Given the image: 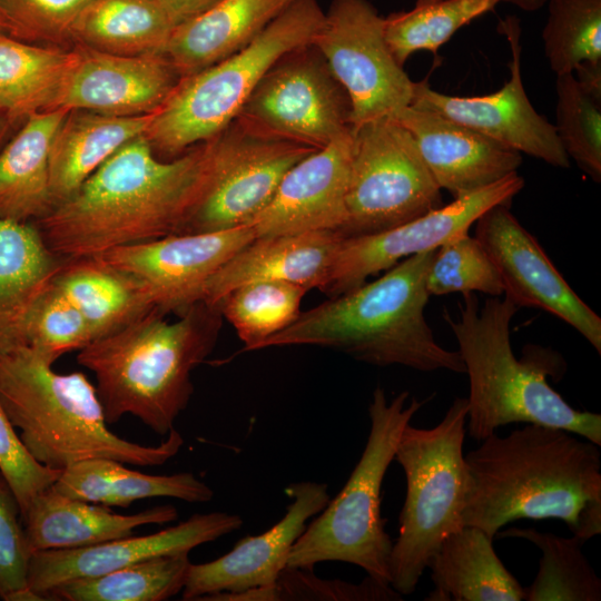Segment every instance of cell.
I'll list each match as a JSON object with an SVG mask.
<instances>
[{"mask_svg":"<svg viewBox=\"0 0 601 601\" xmlns=\"http://www.w3.org/2000/svg\"><path fill=\"white\" fill-rule=\"evenodd\" d=\"M208 155L205 141L166 160L136 137L35 225L63 259L184 234L206 189Z\"/></svg>","mask_w":601,"mask_h":601,"instance_id":"obj_1","label":"cell"},{"mask_svg":"<svg viewBox=\"0 0 601 601\" xmlns=\"http://www.w3.org/2000/svg\"><path fill=\"white\" fill-rule=\"evenodd\" d=\"M569 431L525 423L464 455V525L494 539L505 524L556 519L585 541L601 533V452Z\"/></svg>","mask_w":601,"mask_h":601,"instance_id":"obj_2","label":"cell"},{"mask_svg":"<svg viewBox=\"0 0 601 601\" xmlns=\"http://www.w3.org/2000/svg\"><path fill=\"white\" fill-rule=\"evenodd\" d=\"M435 250L408 256L377 279L302 312L256 351L308 345L375 366L465 373L459 351L442 347L424 316L430 297L426 275Z\"/></svg>","mask_w":601,"mask_h":601,"instance_id":"obj_3","label":"cell"},{"mask_svg":"<svg viewBox=\"0 0 601 601\" xmlns=\"http://www.w3.org/2000/svg\"><path fill=\"white\" fill-rule=\"evenodd\" d=\"M152 311L78 351L91 371L107 423L130 414L167 435L194 393L191 372L213 352L223 316L196 302L169 322Z\"/></svg>","mask_w":601,"mask_h":601,"instance_id":"obj_4","label":"cell"},{"mask_svg":"<svg viewBox=\"0 0 601 601\" xmlns=\"http://www.w3.org/2000/svg\"><path fill=\"white\" fill-rule=\"evenodd\" d=\"M519 309L508 296H491L480 307L474 293H463L459 317L444 312L470 382L469 435L482 441L504 425L530 423L562 428L600 446L601 415L572 407L546 381L560 357L544 348L534 353V346L531 355H514L510 325Z\"/></svg>","mask_w":601,"mask_h":601,"instance_id":"obj_5","label":"cell"},{"mask_svg":"<svg viewBox=\"0 0 601 601\" xmlns=\"http://www.w3.org/2000/svg\"><path fill=\"white\" fill-rule=\"evenodd\" d=\"M52 365L28 347L0 356V402L38 463L60 472L98 457L157 466L180 451L184 439L174 427L158 445L134 443L112 433L87 375L61 374Z\"/></svg>","mask_w":601,"mask_h":601,"instance_id":"obj_6","label":"cell"},{"mask_svg":"<svg viewBox=\"0 0 601 601\" xmlns=\"http://www.w3.org/2000/svg\"><path fill=\"white\" fill-rule=\"evenodd\" d=\"M425 401L407 391L391 401L377 386L368 405L367 442L343 489L306 526L290 549L286 568L313 569L339 561L390 584L393 542L381 513L382 485L404 427Z\"/></svg>","mask_w":601,"mask_h":601,"instance_id":"obj_7","label":"cell"},{"mask_svg":"<svg viewBox=\"0 0 601 601\" xmlns=\"http://www.w3.org/2000/svg\"><path fill=\"white\" fill-rule=\"evenodd\" d=\"M324 17L317 0H294L245 48L180 78L145 131L155 154L173 159L219 134L283 55L313 42Z\"/></svg>","mask_w":601,"mask_h":601,"instance_id":"obj_8","label":"cell"},{"mask_svg":"<svg viewBox=\"0 0 601 601\" xmlns=\"http://www.w3.org/2000/svg\"><path fill=\"white\" fill-rule=\"evenodd\" d=\"M467 398L456 397L433 427L407 424L394 460L405 475V501L393 542L391 587L412 594L442 541L463 524Z\"/></svg>","mask_w":601,"mask_h":601,"instance_id":"obj_9","label":"cell"},{"mask_svg":"<svg viewBox=\"0 0 601 601\" xmlns=\"http://www.w3.org/2000/svg\"><path fill=\"white\" fill-rule=\"evenodd\" d=\"M441 188L411 134L384 117L352 128L346 216L341 234L391 229L443 206Z\"/></svg>","mask_w":601,"mask_h":601,"instance_id":"obj_10","label":"cell"},{"mask_svg":"<svg viewBox=\"0 0 601 601\" xmlns=\"http://www.w3.org/2000/svg\"><path fill=\"white\" fill-rule=\"evenodd\" d=\"M207 144L206 189L184 234L249 225L286 173L316 150L260 131L239 118Z\"/></svg>","mask_w":601,"mask_h":601,"instance_id":"obj_11","label":"cell"},{"mask_svg":"<svg viewBox=\"0 0 601 601\" xmlns=\"http://www.w3.org/2000/svg\"><path fill=\"white\" fill-rule=\"evenodd\" d=\"M352 105L313 45L283 55L263 76L238 117L283 139L319 149L351 132Z\"/></svg>","mask_w":601,"mask_h":601,"instance_id":"obj_12","label":"cell"},{"mask_svg":"<svg viewBox=\"0 0 601 601\" xmlns=\"http://www.w3.org/2000/svg\"><path fill=\"white\" fill-rule=\"evenodd\" d=\"M312 43L349 97L352 128L411 105L415 81L391 52L384 18L368 0H333Z\"/></svg>","mask_w":601,"mask_h":601,"instance_id":"obj_13","label":"cell"},{"mask_svg":"<svg viewBox=\"0 0 601 601\" xmlns=\"http://www.w3.org/2000/svg\"><path fill=\"white\" fill-rule=\"evenodd\" d=\"M513 173L503 179L454 199L418 218L378 233L344 237L336 250L322 292L341 295L387 270L402 259L439 246L469 233L476 219L492 206L510 205L524 187Z\"/></svg>","mask_w":601,"mask_h":601,"instance_id":"obj_14","label":"cell"},{"mask_svg":"<svg viewBox=\"0 0 601 601\" xmlns=\"http://www.w3.org/2000/svg\"><path fill=\"white\" fill-rule=\"evenodd\" d=\"M499 30L506 36L512 51L510 78L501 89L484 96L459 97L436 91L424 80L415 82L410 106L435 112L551 166L569 168L570 159L554 125L534 109L525 92L519 20L506 17Z\"/></svg>","mask_w":601,"mask_h":601,"instance_id":"obj_15","label":"cell"},{"mask_svg":"<svg viewBox=\"0 0 601 601\" xmlns=\"http://www.w3.org/2000/svg\"><path fill=\"white\" fill-rule=\"evenodd\" d=\"M474 237L497 268L505 296L519 308L536 307L564 321L601 354V317L571 288L510 205L483 213Z\"/></svg>","mask_w":601,"mask_h":601,"instance_id":"obj_16","label":"cell"},{"mask_svg":"<svg viewBox=\"0 0 601 601\" xmlns=\"http://www.w3.org/2000/svg\"><path fill=\"white\" fill-rule=\"evenodd\" d=\"M255 237L254 228L244 225L171 235L117 247L96 256L140 279L159 312L178 315L201 300L204 288L213 275Z\"/></svg>","mask_w":601,"mask_h":601,"instance_id":"obj_17","label":"cell"},{"mask_svg":"<svg viewBox=\"0 0 601 601\" xmlns=\"http://www.w3.org/2000/svg\"><path fill=\"white\" fill-rule=\"evenodd\" d=\"M327 484L314 481L290 483L292 499L285 515L270 529L247 535L220 558L190 564L183 589V600H207L216 594H237L272 587L287 566L292 546L328 503Z\"/></svg>","mask_w":601,"mask_h":601,"instance_id":"obj_18","label":"cell"},{"mask_svg":"<svg viewBox=\"0 0 601 601\" xmlns=\"http://www.w3.org/2000/svg\"><path fill=\"white\" fill-rule=\"evenodd\" d=\"M76 59L49 110L134 117L154 114L180 76L165 53L121 56L76 45Z\"/></svg>","mask_w":601,"mask_h":601,"instance_id":"obj_19","label":"cell"},{"mask_svg":"<svg viewBox=\"0 0 601 601\" xmlns=\"http://www.w3.org/2000/svg\"><path fill=\"white\" fill-rule=\"evenodd\" d=\"M243 525L237 514H194L177 525L142 536H125L100 544L33 552L28 566V587L38 600L55 587L76 579L101 575L155 556L190 551Z\"/></svg>","mask_w":601,"mask_h":601,"instance_id":"obj_20","label":"cell"},{"mask_svg":"<svg viewBox=\"0 0 601 601\" xmlns=\"http://www.w3.org/2000/svg\"><path fill=\"white\" fill-rule=\"evenodd\" d=\"M351 157L352 130L295 164L267 206L249 224L256 237L341 231L346 216Z\"/></svg>","mask_w":601,"mask_h":601,"instance_id":"obj_21","label":"cell"},{"mask_svg":"<svg viewBox=\"0 0 601 601\" xmlns=\"http://www.w3.org/2000/svg\"><path fill=\"white\" fill-rule=\"evenodd\" d=\"M393 118L413 137L439 187L453 197L492 185L522 164L519 151L435 112L407 106Z\"/></svg>","mask_w":601,"mask_h":601,"instance_id":"obj_22","label":"cell"},{"mask_svg":"<svg viewBox=\"0 0 601 601\" xmlns=\"http://www.w3.org/2000/svg\"><path fill=\"white\" fill-rule=\"evenodd\" d=\"M343 235L335 230L255 237L207 282L201 300L218 305L233 289L276 280L323 289Z\"/></svg>","mask_w":601,"mask_h":601,"instance_id":"obj_23","label":"cell"},{"mask_svg":"<svg viewBox=\"0 0 601 601\" xmlns=\"http://www.w3.org/2000/svg\"><path fill=\"white\" fill-rule=\"evenodd\" d=\"M177 518L178 511L171 504L124 515L107 505L63 495L50 486L33 497L21 521L33 553L91 546L132 535L142 525L166 524Z\"/></svg>","mask_w":601,"mask_h":601,"instance_id":"obj_24","label":"cell"},{"mask_svg":"<svg viewBox=\"0 0 601 601\" xmlns=\"http://www.w3.org/2000/svg\"><path fill=\"white\" fill-rule=\"evenodd\" d=\"M63 262L35 223L0 218V356L26 347L29 314Z\"/></svg>","mask_w":601,"mask_h":601,"instance_id":"obj_25","label":"cell"},{"mask_svg":"<svg viewBox=\"0 0 601 601\" xmlns=\"http://www.w3.org/2000/svg\"><path fill=\"white\" fill-rule=\"evenodd\" d=\"M294 0H220L176 27L165 50L179 76L194 75L249 45Z\"/></svg>","mask_w":601,"mask_h":601,"instance_id":"obj_26","label":"cell"},{"mask_svg":"<svg viewBox=\"0 0 601 601\" xmlns=\"http://www.w3.org/2000/svg\"><path fill=\"white\" fill-rule=\"evenodd\" d=\"M68 112L53 109L30 115L0 150V218L35 223L56 206L50 185V148Z\"/></svg>","mask_w":601,"mask_h":601,"instance_id":"obj_27","label":"cell"},{"mask_svg":"<svg viewBox=\"0 0 601 601\" xmlns=\"http://www.w3.org/2000/svg\"><path fill=\"white\" fill-rule=\"evenodd\" d=\"M52 284L83 316L93 341L158 311L140 279L98 256L65 259Z\"/></svg>","mask_w":601,"mask_h":601,"instance_id":"obj_28","label":"cell"},{"mask_svg":"<svg viewBox=\"0 0 601 601\" xmlns=\"http://www.w3.org/2000/svg\"><path fill=\"white\" fill-rule=\"evenodd\" d=\"M484 531L464 525L431 558L426 601H521L523 587L504 566Z\"/></svg>","mask_w":601,"mask_h":601,"instance_id":"obj_29","label":"cell"},{"mask_svg":"<svg viewBox=\"0 0 601 601\" xmlns=\"http://www.w3.org/2000/svg\"><path fill=\"white\" fill-rule=\"evenodd\" d=\"M152 114L117 117L70 110L50 148V185L55 204L66 200L120 147L145 135Z\"/></svg>","mask_w":601,"mask_h":601,"instance_id":"obj_30","label":"cell"},{"mask_svg":"<svg viewBox=\"0 0 601 601\" xmlns=\"http://www.w3.org/2000/svg\"><path fill=\"white\" fill-rule=\"evenodd\" d=\"M59 493L90 503L127 508L152 497L208 502L214 491L190 472L150 475L111 459H89L65 469L52 485Z\"/></svg>","mask_w":601,"mask_h":601,"instance_id":"obj_31","label":"cell"},{"mask_svg":"<svg viewBox=\"0 0 601 601\" xmlns=\"http://www.w3.org/2000/svg\"><path fill=\"white\" fill-rule=\"evenodd\" d=\"M174 29L157 0H91L73 24L72 41L121 56L159 55Z\"/></svg>","mask_w":601,"mask_h":601,"instance_id":"obj_32","label":"cell"},{"mask_svg":"<svg viewBox=\"0 0 601 601\" xmlns=\"http://www.w3.org/2000/svg\"><path fill=\"white\" fill-rule=\"evenodd\" d=\"M75 59V47L0 37V112L8 122L49 110Z\"/></svg>","mask_w":601,"mask_h":601,"instance_id":"obj_33","label":"cell"},{"mask_svg":"<svg viewBox=\"0 0 601 601\" xmlns=\"http://www.w3.org/2000/svg\"><path fill=\"white\" fill-rule=\"evenodd\" d=\"M191 562L189 552L155 556L91 578L63 582L46 593L47 600L162 601L183 591Z\"/></svg>","mask_w":601,"mask_h":601,"instance_id":"obj_34","label":"cell"},{"mask_svg":"<svg viewBox=\"0 0 601 601\" xmlns=\"http://www.w3.org/2000/svg\"><path fill=\"white\" fill-rule=\"evenodd\" d=\"M497 538H518L542 552L533 582L523 588L525 601H600L601 579L582 552L585 540L560 536L533 528H510Z\"/></svg>","mask_w":601,"mask_h":601,"instance_id":"obj_35","label":"cell"},{"mask_svg":"<svg viewBox=\"0 0 601 601\" xmlns=\"http://www.w3.org/2000/svg\"><path fill=\"white\" fill-rule=\"evenodd\" d=\"M307 292L286 282H252L228 293L218 307L243 342L242 352L256 351L262 342L297 319Z\"/></svg>","mask_w":601,"mask_h":601,"instance_id":"obj_36","label":"cell"},{"mask_svg":"<svg viewBox=\"0 0 601 601\" xmlns=\"http://www.w3.org/2000/svg\"><path fill=\"white\" fill-rule=\"evenodd\" d=\"M501 0H437L415 4L408 11L393 12L384 18L386 43L403 66L411 55L421 50L434 53L462 27L492 11Z\"/></svg>","mask_w":601,"mask_h":601,"instance_id":"obj_37","label":"cell"},{"mask_svg":"<svg viewBox=\"0 0 601 601\" xmlns=\"http://www.w3.org/2000/svg\"><path fill=\"white\" fill-rule=\"evenodd\" d=\"M544 55L555 75L601 60V0H546Z\"/></svg>","mask_w":601,"mask_h":601,"instance_id":"obj_38","label":"cell"},{"mask_svg":"<svg viewBox=\"0 0 601 601\" xmlns=\"http://www.w3.org/2000/svg\"><path fill=\"white\" fill-rule=\"evenodd\" d=\"M555 131L569 159L601 181V104L588 96L572 72L556 75Z\"/></svg>","mask_w":601,"mask_h":601,"instance_id":"obj_39","label":"cell"},{"mask_svg":"<svg viewBox=\"0 0 601 601\" xmlns=\"http://www.w3.org/2000/svg\"><path fill=\"white\" fill-rule=\"evenodd\" d=\"M425 285L430 296L480 292L500 297L504 294L503 282L493 260L469 233L436 248Z\"/></svg>","mask_w":601,"mask_h":601,"instance_id":"obj_40","label":"cell"},{"mask_svg":"<svg viewBox=\"0 0 601 601\" xmlns=\"http://www.w3.org/2000/svg\"><path fill=\"white\" fill-rule=\"evenodd\" d=\"M391 584L370 575L354 584L342 580L317 578L313 569L286 568L277 581L268 588L249 590L237 594H217L209 600L276 601V600H328V601H383L402 600Z\"/></svg>","mask_w":601,"mask_h":601,"instance_id":"obj_41","label":"cell"},{"mask_svg":"<svg viewBox=\"0 0 601 601\" xmlns=\"http://www.w3.org/2000/svg\"><path fill=\"white\" fill-rule=\"evenodd\" d=\"M93 341L80 312L52 284L35 303L26 326V347L52 364L63 354Z\"/></svg>","mask_w":601,"mask_h":601,"instance_id":"obj_42","label":"cell"},{"mask_svg":"<svg viewBox=\"0 0 601 601\" xmlns=\"http://www.w3.org/2000/svg\"><path fill=\"white\" fill-rule=\"evenodd\" d=\"M20 506L9 483L0 472V599L35 601L28 587L31 556Z\"/></svg>","mask_w":601,"mask_h":601,"instance_id":"obj_43","label":"cell"},{"mask_svg":"<svg viewBox=\"0 0 601 601\" xmlns=\"http://www.w3.org/2000/svg\"><path fill=\"white\" fill-rule=\"evenodd\" d=\"M91 0H0L17 39L40 45L72 40V28ZM43 46V45H42Z\"/></svg>","mask_w":601,"mask_h":601,"instance_id":"obj_44","label":"cell"},{"mask_svg":"<svg viewBox=\"0 0 601 601\" xmlns=\"http://www.w3.org/2000/svg\"><path fill=\"white\" fill-rule=\"evenodd\" d=\"M0 472L20 506L21 516L36 495L52 486L60 471L38 463L26 450L0 402Z\"/></svg>","mask_w":601,"mask_h":601,"instance_id":"obj_45","label":"cell"},{"mask_svg":"<svg viewBox=\"0 0 601 601\" xmlns=\"http://www.w3.org/2000/svg\"><path fill=\"white\" fill-rule=\"evenodd\" d=\"M176 28L205 13L220 0H157Z\"/></svg>","mask_w":601,"mask_h":601,"instance_id":"obj_46","label":"cell"},{"mask_svg":"<svg viewBox=\"0 0 601 601\" xmlns=\"http://www.w3.org/2000/svg\"><path fill=\"white\" fill-rule=\"evenodd\" d=\"M581 89L601 104V60L583 61L572 71Z\"/></svg>","mask_w":601,"mask_h":601,"instance_id":"obj_47","label":"cell"},{"mask_svg":"<svg viewBox=\"0 0 601 601\" xmlns=\"http://www.w3.org/2000/svg\"><path fill=\"white\" fill-rule=\"evenodd\" d=\"M433 1H437V0H415V4H424V3H428ZM501 1H508V2L514 3L515 6H519L522 9H526V10L538 9L543 3L546 2V0H501Z\"/></svg>","mask_w":601,"mask_h":601,"instance_id":"obj_48","label":"cell"},{"mask_svg":"<svg viewBox=\"0 0 601 601\" xmlns=\"http://www.w3.org/2000/svg\"><path fill=\"white\" fill-rule=\"evenodd\" d=\"M0 37H10V38L17 39L16 31L1 7H0Z\"/></svg>","mask_w":601,"mask_h":601,"instance_id":"obj_49","label":"cell"},{"mask_svg":"<svg viewBox=\"0 0 601 601\" xmlns=\"http://www.w3.org/2000/svg\"><path fill=\"white\" fill-rule=\"evenodd\" d=\"M10 124L8 122V120L6 119V117L0 112V138L2 137L3 132L6 131V128L9 126Z\"/></svg>","mask_w":601,"mask_h":601,"instance_id":"obj_50","label":"cell"}]
</instances>
